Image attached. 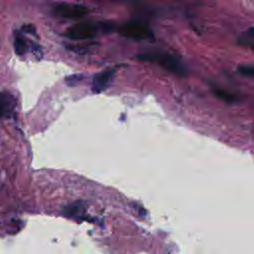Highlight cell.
I'll list each match as a JSON object with an SVG mask.
<instances>
[{"mask_svg":"<svg viewBox=\"0 0 254 254\" xmlns=\"http://www.w3.org/2000/svg\"><path fill=\"white\" fill-rule=\"evenodd\" d=\"M137 58L140 61L155 63L167 71L178 76H187L188 74V69L186 65L176 55L167 52H152L138 55Z\"/></svg>","mask_w":254,"mask_h":254,"instance_id":"1","label":"cell"},{"mask_svg":"<svg viewBox=\"0 0 254 254\" xmlns=\"http://www.w3.org/2000/svg\"><path fill=\"white\" fill-rule=\"evenodd\" d=\"M118 32L122 37L134 41L150 40L154 37L152 30L145 23L140 21H130L123 24Z\"/></svg>","mask_w":254,"mask_h":254,"instance_id":"2","label":"cell"},{"mask_svg":"<svg viewBox=\"0 0 254 254\" xmlns=\"http://www.w3.org/2000/svg\"><path fill=\"white\" fill-rule=\"evenodd\" d=\"M100 31L99 23L81 22L71 26L66 31V37L71 40H87L95 37Z\"/></svg>","mask_w":254,"mask_h":254,"instance_id":"3","label":"cell"},{"mask_svg":"<svg viewBox=\"0 0 254 254\" xmlns=\"http://www.w3.org/2000/svg\"><path fill=\"white\" fill-rule=\"evenodd\" d=\"M88 9L79 4L62 3L54 8V14L59 18L77 20L86 16Z\"/></svg>","mask_w":254,"mask_h":254,"instance_id":"4","label":"cell"},{"mask_svg":"<svg viewBox=\"0 0 254 254\" xmlns=\"http://www.w3.org/2000/svg\"><path fill=\"white\" fill-rule=\"evenodd\" d=\"M115 74L114 69H106L94 75L92 79L91 89L94 93H100L105 90L111 83Z\"/></svg>","mask_w":254,"mask_h":254,"instance_id":"5","label":"cell"},{"mask_svg":"<svg viewBox=\"0 0 254 254\" xmlns=\"http://www.w3.org/2000/svg\"><path fill=\"white\" fill-rule=\"evenodd\" d=\"M16 107V99L8 92H0V117H10Z\"/></svg>","mask_w":254,"mask_h":254,"instance_id":"6","label":"cell"},{"mask_svg":"<svg viewBox=\"0 0 254 254\" xmlns=\"http://www.w3.org/2000/svg\"><path fill=\"white\" fill-rule=\"evenodd\" d=\"M237 43L239 46L254 51V27H250L238 36Z\"/></svg>","mask_w":254,"mask_h":254,"instance_id":"7","label":"cell"},{"mask_svg":"<svg viewBox=\"0 0 254 254\" xmlns=\"http://www.w3.org/2000/svg\"><path fill=\"white\" fill-rule=\"evenodd\" d=\"M64 213H65L66 216L78 219L79 217L83 218L85 210H84V207H83L82 204L74 202V203H72V204H70V205L65 207Z\"/></svg>","mask_w":254,"mask_h":254,"instance_id":"8","label":"cell"},{"mask_svg":"<svg viewBox=\"0 0 254 254\" xmlns=\"http://www.w3.org/2000/svg\"><path fill=\"white\" fill-rule=\"evenodd\" d=\"M212 92L217 98L223 100L224 102H227V103L237 102V96L235 94L223 89V88H219V87H216V86L212 87Z\"/></svg>","mask_w":254,"mask_h":254,"instance_id":"9","label":"cell"},{"mask_svg":"<svg viewBox=\"0 0 254 254\" xmlns=\"http://www.w3.org/2000/svg\"><path fill=\"white\" fill-rule=\"evenodd\" d=\"M14 49L17 55H24L27 52L28 44L24 36L18 32L14 36Z\"/></svg>","mask_w":254,"mask_h":254,"instance_id":"10","label":"cell"},{"mask_svg":"<svg viewBox=\"0 0 254 254\" xmlns=\"http://www.w3.org/2000/svg\"><path fill=\"white\" fill-rule=\"evenodd\" d=\"M237 71L247 77L254 78V64H242L237 66Z\"/></svg>","mask_w":254,"mask_h":254,"instance_id":"11","label":"cell"},{"mask_svg":"<svg viewBox=\"0 0 254 254\" xmlns=\"http://www.w3.org/2000/svg\"><path fill=\"white\" fill-rule=\"evenodd\" d=\"M100 31L102 33H111L115 30V25L112 22L109 21H105V22H100Z\"/></svg>","mask_w":254,"mask_h":254,"instance_id":"12","label":"cell"},{"mask_svg":"<svg viewBox=\"0 0 254 254\" xmlns=\"http://www.w3.org/2000/svg\"><path fill=\"white\" fill-rule=\"evenodd\" d=\"M81 78H82V75L80 74H72L66 78V82L68 85H74L77 82H79Z\"/></svg>","mask_w":254,"mask_h":254,"instance_id":"13","label":"cell"},{"mask_svg":"<svg viewBox=\"0 0 254 254\" xmlns=\"http://www.w3.org/2000/svg\"><path fill=\"white\" fill-rule=\"evenodd\" d=\"M23 30H24L26 33H29V34H32V35H36V28H34V27L31 26V25L24 26V27H23Z\"/></svg>","mask_w":254,"mask_h":254,"instance_id":"14","label":"cell"}]
</instances>
